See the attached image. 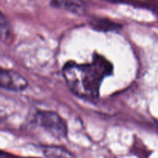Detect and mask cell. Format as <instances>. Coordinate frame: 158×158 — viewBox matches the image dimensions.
Segmentation results:
<instances>
[{
	"instance_id": "cell-2",
	"label": "cell",
	"mask_w": 158,
	"mask_h": 158,
	"mask_svg": "<svg viewBox=\"0 0 158 158\" xmlns=\"http://www.w3.org/2000/svg\"><path fill=\"white\" fill-rule=\"evenodd\" d=\"M34 121L38 126L43 128L57 139L67 137L68 128L64 119L54 111L40 110L35 113Z\"/></svg>"
},
{
	"instance_id": "cell-4",
	"label": "cell",
	"mask_w": 158,
	"mask_h": 158,
	"mask_svg": "<svg viewBox=\"0 0 158 158\" xmlns=\"http://www.w3.org/2000/svg\"><path fill=\"white\" fill-rule=\"evenodd\" d=\"M89 26L93 29L99 32H117L122 29L121 24L103 18L92 19L89 21Z\"/></svg>"
},
{
	"instance_id": "cell-7",
	"label": "cell",
	"mask_w": 158,
	"mask_h": 158,
	"mask_svg": "<svg viewBox=\"0 0 158 158\" xmlns=\"http://www.w3.org/2000/svg\"><path fill=\"white\" fill-rule=\"evenodd\" d=\"M12 31L9 21L4 14L0 11V40L6 43L12 42Z\"/></svg>"
},
{
	"instance_id": "cell-6",
	"label": "cell",
	"mask_w": 158,
	"mask_h": 158,
	"mask_svg": "<svg viewBox=\"0 0 158 158\" xmlns=\"http://www.w3.org/2000/svg\"><path fill=\"white\" fill-rule=\"evenodd\" d=\"M43 152L47 158H75L68 150L59 146L43 147Z\"/></svg>"
},
{
	"instance_id": "cell-1",
	"label": "cell",
	"mask_w": 158,
	"mask_h": 158,
	"mask_svg": "<svg viewBox=\"0 0 158 158\" xmlns=\"http://www.w3.org/2000/svg\"><path fill=\"white\" fill-rule=\"evenodd\" d=\"M113 72L112 63L100 54H95L89 63L69 61L63 67V76L73 94L91 102L98 100L103 80Z\"/></svg>"
},
{
	"instance_id": "cell-9",
	"label": "cell",
	"mask_w": 158,
	"mask_h": 158,
	"mask_svg": "<svg viewBox=\"0 0 158 158\" xmlns=\"http://www.w3.org/2000/svg\"><path fill=\"white\" fill-rule=\"evenodd\" d=\"M148 8H149V9H152V10L154 11V12H155V13H157V15H158V6H151V7H148Z\"/></svg>"
},
{
	"instance_id": "cell-3",
	"label": "cell",
	"mask_w": 158,
	"mask_h": 158,
	"mask_svg": "<svg viewBox=\"0 0 158 158\" xmlns=\"http://www.w3.org/2000/svg\"><path fill=\"white\" fill-rule=\"evenodd\" d=\"M0 87L13 92H21L28 87V82L19 73L0 67Z\"/></svg>"
},
{
	"instance_id": "cell-5",
	"label": "cell",
	"mask_w": 158,
	"mask_h": 158,
	"mask_svg": "<svg viewBox=\"0 0 158 158\" xmlns=\"http://www.w3.org/2000/svg\"><path fill=\"white\" fill-rule=\"evenodd\" d=\"M50 5L54 8L63 9L76 15H83L86 12L85 5L80 1H52Z\"/></svg>"
},
{
	"instance_id": "cell-8",
	"label": "cell",
	"mask_w": 158,
	"mask_h": 158,
	"mask_svg": "<svg viewBox=\"0 0 158 158\" xmlns=\"http://www.w3.org/2000/svg\"><path fill=\"white\" fill-rule=\"evenodd\" d=\"M0 158H19L16 156H14L12 154L6 153L5 151H0Z\"/></svg>"
}]
</instances>
